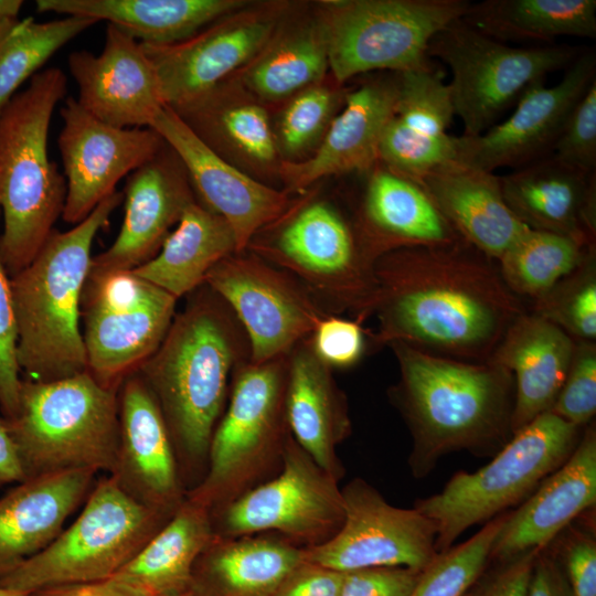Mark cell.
Segmentation results:
<instances>
[{"instance_id":"6da1fadb","label":"cell","mask_w":596,"mask_h":596,"mask_svg":"<svg viewBox=\"0 0 596 596\" xmlns=\"http://www.w3.org/2000/svg\"><path fill=\"white\" fill-rule=\"evenodd\" d=\"M376 347L403 342L419 351L487 362L528 308L505 286L498 264L464 240L402 248L374 263Z\"/></svg>"},{"instance_id":"7a4b0ae2","label":"cell","mask_w":596,"mask_h":596,"mask_svg":"<svg viewBox=\"0 0 596 596\" xmlns=\"http://www.w3.org/2000/svg\"><path fill=\"white\" fill-rule=\"evenodd\" d=\"M248 360L244 329L204 284L189 295L159 348L137 371L159 404L187 489L188 481L195 486L205 473L233 375Z\"/></svg>"},{"instance_id":"3957f363","label":"cell","mask_w":596,"mask_h":596,"mask_svg":"<svg viewBox=\"0 0 596 596\" xmlns=\"http://www.w3.org/2000/svg\"><path fill=\"white\" fill-rule=\"evenodd\" d=\"M389 347L400 369L389 395L412 436L413 477H426L454 451L493 457L510 440L514 379L509 370L429 354L398 341Z\"/></svg>"},{"instance_id":"277c9868","label":"cell","mask_w":596,"mask_h":596,"mask_svg":"<svg viewBox=\"0 0 596 596\" xmlns=\"http://www.w3.org/2000/svg\"><path fill=\"white\" fill-rule=\"evenodd\" d=\"M123 200L116 191L71 230H53L31 264L10 277L17 359L26 379L51 382L87 371L79 309L92 246Z\"/></svg>"},{"instance_id":"5b68a950","label":"cell","mask_w":596,"mask_h":596,"mask_svg":"<svg viewBox=\"0 0 596 596\" xmlns=\"http://www.w3.org/2000/svg\"><path fill=\"white\" fill-rule=\"evenodd\" d=\"M66 92L64 72L47 67L0 114V257L10 277L31 264L63 213L66 181L50 160L47 137Z\"/></svg>"},{"instance_id":"8992f818","label":"cell","mask_w":596,"mask_h":596,"mask_svg":"<svg viewBox=\"0 0 596 596\" xmlns=\"http://www.w3.org/2000/svg\"><path fill=\"white\" fill-rule=\"evenodd\" d=\"M118 391L87 371L51 382L22 380L17 413L3 418L25 479L72 470L109 475L119 441Z\"/></svg>"},{"instance_id":"52a82bcc","label":"cell","mask_w":596,"mask_h":596,"mask_svg":"<svg viewBox=\"0 0 596 596\" xmlns=\"http://www.w3.org/2000/svg\"><path fill=\"white\" fill-rule=\"evenodd\" d=\"M294 277L327 315L363 323L377 298L374 264L353 223L324 201L298 200L259 231L246 248Z\"/></svg>"},{"instance_id":"ba28073f","label":"cell","mask_w":596,"mask_h":596,"mask_svg":"<svg viewBox=\"0 0 596 596\" xmlns=\"http://www.w3.org/2000/svg\"><path fill=\"white\" fill-rule=\"evenodd\" d=\"M288 355L249 360L234 373L224 412L211 438L206 470L187 497L221 509L265 481L290 436L286 416Z\"/></svg>"},{"instance_id":"9c48e42d","label":"cell","mask_w":596,"mask_h":596,"mask_svg":"<svg viewBox=\"0 0 596 596\" xmlns=\"http://www.w3.org/2000/svg\"><path fill=\"white\" fill-rule=\"evenodd\" d=\"M583 429L546 412L515 432L482 468L458 471L439 492L416 500L413 508L436 526V551L525 500L568 459Z\"/></svg>"},{"instance_id":"30bf717a","label":"cell","mask_w":596,"mask_h":596,"mask_svg":"<svg viewBox=\"0 0 596 596\" xmlns=\"http://www.w3.org/2000/svg\"><path fill=\"white\" fill-rule=\"evenodd\" d=\"M172 514L130 498L111 476L95 481L76 520L41 552L0 574V587L30 593L113 577Z\"/></svg>"},{"instance_id":"8fae6325","label":"cell","mask_w":596,"mask_h":596,"mask_svg":"<svg viewBox=\"0 0 596 596\" xmlns=\"http://www.w3.org/2000/svg\"><path fill=\"white\" fill-rule=\"evenodd\" d=\"M467 0L327 1L317 22L338 84L375 71L405 73L433 66L434 36L460 19Z\"/></svg>"},{"instance_id":"7c38bea8","label":"cell","mask_w":596,"mask_h":596,"mask_svg":"<svg viewBox=\"0 0 596 596\" xmlns=\"http://www.w3.org/2000/svg\"><path fill=\"white\" fill-rule=\"evenodd\" d=\"M427 53L451 72V103L466 137L487 131L529 86L566 68L579 55L576 47L565 44L511 46L478 32L461 18L434 36Z\"/></svg>"},{"instance_id":"4fadbf2b","label":"cell","mask_w":596,"mask_h":596,"mask_svg":"<svg viewBox=\"0 0 596 596\" xmlns=\"http://www.w3.org/2000/svg\"><path fill=\"white\" fill-rule=\"evenodd\" d=\"M338 482L290 435L277 475L211 512L214 534L235 538L273 532L302 547L319 545L343 522Z\"/></svg>"},{"instance_id":"5bb4252c","label":"cell","mask_w":596,"mask_h":596,"mask_svg":"<svg viewBox=\"0 0 596 596\" xmlns=\"http://www.w3.org/2000/svg\"><path fill=\"white\" fill-rule=\"evenodd\" d=\"M204 284L237 318L253 363L288 355L327 316L294 277L247 249L219 262Z\"/></svg>"},{"instance_id":"9a60e30c","label":"cell","mask_w":596,"mask_h":596,"mask_svg":"<svg viewBox=\"0 0 596 596\" xmlns=\"http://www.w3.org/2000/svg\"><path fill=\"white\" fill-rule=\"evenodd\" d=\"M341 491V528L328 541L305 547V561L340 573L389 566L423 571L437 555L436 526L417 509L392 505L360 478Z\"/></svg>"},{"instance_id":"2e32d148","label":"cell","mask_w":596,"mask_h":596,"mask_svg":"<svg viewBox=\"0 0 596 596\" xmlns=\"http://www.w3.org/2000/svg\"><path fill=\"white\" fill-rule=\"evenodd\" d=\"M595 79V52L581 53L556 84L541 81L529 86L509 118L479 136L456 137L454 160L494 172L551 156L571 111Z\"/></svg>"},{"instance_id":"e0dca14e","label":"cell","mask_w":596,"mask_h":596,"mask_svg":"<svg viewBox=\"0 0 596 596\" xmlns=\"http://www.w3.org/2000/svg\"><path fill=\"white\" fill-rule=\"evenodd\" d=\"M57 145L66 181L62 217L70 224L86 219L118 181L151 159L164 145L151 127L118 128L83 109L68 97L61 108Z\"/></svg>"},{"instance_id":"ac0fdd59","label":"cell","mask_w":596,"mask_h":596,"mask_svg":"<svg viewBox=\"0 0 596 596\" xmlns=\"http://www.w3.org/2000/svg\"><path fill=\"white\" fill-rule=\"evenodd\" d=\"M179 156L200 204L230 225L236 251L247 248L264 227L279 220L296 203L287 191L259 182L204 143L169 106L150 126Z\"/></svg>"},{"instance_id":"d6986e66","label":"cell","mask_w":596,"mask_h":596,"mask_svg":"<svg viewBox=\"0 0 596 596\" xmlns=\"http://www.w3.org/2000/svg\"><path fill=\"white\" fill-rule=\"evenodd\" d=\"M276 21L268 10L242 9L175 44L140 42L155 66L166 105L188 104L247 65L274 36Z\"/></svg>"},{"instance_id":"ffe728a7","label":"cell","mask_w":596,"mask_h":596,"mask_svg":"<svg viewBox=\"0 0 596 596\" xmlns=\"http://www.w3.org/2000/svg\"><path fill=\"white\" fill-rule=\"evenodd\" d=\"M118 411L119 441L109 476L138 503L173 514L188 489L159 404L137 371L120 384Z\"/></svg>"},{"instance_id":"44dd1931","label":"cell","mask_w":596,"mask_h":596,"mask_svg":"<svg viewBox=\"0 0 596 596\" xmlns=\"http://www.w3.org/2000/svg\"><path fill=\"white\" fill-rule=\"evenodd\" d=\"M123 194L120 231L92 258L89 274L132 270L150 260L185 209L198 201L184 164L166 142L127 177Z\"/></svg>"},{"instance_id":"7402d4cb","label":"cell","mask_w":596,"mask_h":596,"mask_svg":"<svg viewBox=\"0 0 596 596\" xmlns=\"http://www.w3.org/2000/svg\"><path fill=\"white\" fill-rule=\"evenodd\" d=\"M79 106L118 128L150 127L166 106L155 66L141 43L108 23L103 51L68 55Z\"/></svg>"},{"instance_id":"603a6c76","label":"cell","mask_w":596,"mask_h":596,"mask_svg":"<svg viewBox=\"0 0 596 596\" xmlns=\"http://www.w3.org/2000/svg\"><path fill=\"white\" fill-rule=\"evenodd\" d=\"M398 91L400 73H394L348 93L342 111L330 121L315 155L280 163L285 191L302 192L331 175L369 172L380 161L382 134L394 113Z\"/></svg>"},{"instance_id":"cb8c5ba5","label":"cell","mask_w":596,"mask_h":596,"mask_svg":"<svg viewBox=\"0 0 596 596\" xmlns=\"http://www.w3.org/2000/svg\"><path fill=\"white\" fill-rule=\"evenodd\" d=\"M596 502V430L584 427L568 459L514 511L494 540L490 562H503L547 547L574 519Z\"/></svg>"},{"instance_id":"d4e9b609","label":"cell","mask_w":596,"mask_h":596,"mask_svg":"<svg viewBox=\"0 0 596 596\" xmlns=\"http://www.w3.org/2000/svg\"><path fill=\"white\" fill-rule=\"evenodd\" d=\"M455 116L448 83L440 71L400 73L395 109L380 142V161L417 181L456 156V137L447 132Z\"/></svg>"},{"instance_id":"484cf974","label":"cell","mask_w":596,"mask_h":596,"mask_svg":"<svg viewBox=\"0 0 596 596\" xmlns=\"http://www.w3.org/2000/svg\"><path fill=\"white\" fill-rule=\"evenodd\" d=\"M369 172L353 226L373 264L396 249L446 245L460 238L417 181L381 161Z\"/></svg>"},{"instance_id":"4316f807","label":"cell","mask_w":596,"mask_h":596,"mask_svg":"<svg viewBox=\"0 0 596 596\" xmlns=\"http://www.w3.org/2000/svg\"><path fill=\"white\" fill-rule=\"evenodd\" d=\"M596 173L552 156L500 175L505 203L529 228L596 246Z\"/></svg>"},{"instance_id":"83f0119b","label":"cell","mask_w":596,"mask_h":596,"mask_svg":"<svg viewBox=\"0 0 596 596\" xmlns=\"http://www.w3.org/2000/svg\"><path fill=\"white\" fill-rule=\"evenodd\" d=\"M417 182L457 235L496 262L529 230L505 203L494 172L451 160Z\"/></svg>"},{"instance_id":"f1b7e54d","label":"cell","mask_w":596,"mask_h":596,"mask_svg":"<svg viewBox=\"0 0 596 596\" xmlns=\"http://www.w3.org/2000/svg\"><path fill=\"white\" fill-rule=\"evenodd\" d=\"M576 341L555 323L526 309L509 326L488 362L514 379L512 434L550 412L566 377Z\"/></svg>"},{"instance_id":"f546056e","label":"cell","mask_w":596,"mask_h":596,"mask_svg":"<svg viewBox=\"0 0 596 596\" xmlns=\"http://www.w3.org/2000/svg\"><path fill=\"white\" fill-rule=\"evenodd\" d=\"M286 416L296 443L340 480L343 468L337 448L351 434V419L332 369L315 353L309 337L288 354Z\"/></svg>"},{"instance_id":"4dcf8cb0","label":"cell","mask_w":596,"mask_h":596,"mask_svg":"<svg viewBox=\"0 0 596 596\" xmlns=\"http://www.w3.org/2000/svg\"><path fill=\"white\" fill-rule=\"evenodd\" d=\"M93 470L28 478L0 498V574L44 550L95 483Z\"/></svg>"},{"instance_id":"1f68e13d","label":"cell","mask_w":596,"mask_h":596,"mask_svg":"<svg viewBox=\"0 0 596 596\" xmlns=\"http://www.w3.org/2000/svg\"><path fill=\"white\" fill-rule=\"evenodd\" d=\"M305 561V547L276 535L220 536L199 555L192 596H273Z\"/></svg>"},{"instance_id":"d6a6232c","label":"cell","mask_w":596,"mask_h":596,"mask_svg":"<svg viewBox=\"0 0 596 596\" xmlns=\"http://www.w3.org/2000/svg\"><path fill=\"white\" fill-rule=\"evenodd\" d=\"M177 300L166 291L135 309L84 308L87 372L104 387L119 390L161 344L175 316Z\"/></svg>"},{"instance_id":"836d02e7","label":"cell","mask_w":596,"mask_h":596,"mask_svg":"<svg viewBox=\"0 0 596 596\" xmlns=\"http://www.w3.org/2000/svg\"><path fill=\"white\" fill-rule=\"evenodd\" d=\"M242 0H38L39 12L107 21L156 46L190 39L206 25L240 11Z\"/></svg>"},{"instance_id":"e575fe53","label":"cell","mask_w":596,"mask_h":596,"mask_svg":"<svg viewBox=\"0 0 596 596\" xmlns=\"http://www.w3.org/2000/svg\"><path fill=\"white\" fill-rule=\"evenodd\" d=\"M214 536L210 510L188 498L113 577L145 596L189 590L193 566Z\"/></svg>"},{"instance_id":"d590c367","label":"cell","mask_w":596,"mask_h":596,"mask_svg":"<svg viewBox=\"0 0 596 596\" xmlns=\"http://www.w3.org/2000/svg\"><path fill=\"white\" fill-rule=\"evenodd\" d=\"M236 252L226 221L195 201L185 209L159 252L132 272L179 299L204 285L207 273Z\"/></svg>"},{"instance_id":"8d00e7d4","label":"cell","mask_w":596,"mask_h":596,"mask_svg":"<svg viewBox=\"0 0 596 596\" xmlns=\"http://www.w3.org/2000/svg\"><path fill=\"white\" fill-rule=\"evenodd\" d=\"M191 130L219 155L234 149L258 166L276 161L278 147L265 108L245 95L234 99L226 81L178 107H171Z\"/></svg>"},{"instance_id":"74e56055","label":"cell","mask_w":596,"mask_h":596,"mask_svg":"<svg viewBox=\"0 0 596 596\" xmlns=\"http://www.w3.org/2000/svg\"><path fill=\"white\" fill-rule=\"evenodd\" d=\"M461 21L507 42H552L596 36L595 0H483L469 3Z\"/></svg>"},{"instance_id":"f35d334b","label":"cell","mask_w":596,"mask_h":596,"mask_svg":"<svg viewBox=\"0 0 596 596\" xmlns=\"http://www.w3.org/2000/svg\"><path fill=\"white\" fill-rule=\"evenodd\" d=\"M246 66L245 86L266 100L294 96L319 84L329 63L318 23L274 34Z\"/></svg>"},{"instance_id":"ab89813d","label":"cell","mask_w":596,"mask_h":596,"mask_svg":"<svg viewBox=\"0 0 596 596\" xmlns=\"http://www.w3.org/2000/svg\"><path fill=\"white\" fill-rule=\"evenodd\" d=\"M596 249L555 233L529 228L498 260L505 286L532 302L575 270Z\"/></svg>"},{"instance_id":"60d3db41","label":"cell","mask_w":596,"mask_h":596,"mask_svg":"<svg viewBox=\"0 0 596 596\" xmlns=\"http://www.w3.org/2000/svg\"><path fill=\"white\" fill-rule=\"evenodd\" d=\"M96 22L77 15L46 22H36L29 17L0 39V114L26 79L40 72L61 47Z\"/></svg>"},{"instance_id":"b9f144b4","label":"cell","mask_w":596,"mask_h":596,"mask_svg":"<svg viewBox=\"0 0 596 596\" xmlns=\"http://www.w3.org/2000/svg\"><path fill=\"white\" fill-rule=\"evenodd\" d=\"M508 512L485 523L465 542L437 553L409 596H464L490 563L492 545Z\"/></svg>"},{"instance_id":"7bdbcfd3","label":"cell","mask_w":596,"mask_h":596,"mask_svg":"<svg viewBox=\"0 0 596 596\" xmlns=\"http://www.w3.org/2000/svg\"><path fill=\"white\" fill-rule=\"evenodd\" d=\"M575 341L596 340V249L529 309Z\"/></svg>"},{"instance_id":"ee69618b","label":"cell","mask_w":596,"mask_h":596,"mask_svg":"<svg viewBox=\"0 0 596 596\" xmlns=\"http://www.w3.org/2000/svg\"><path fill=\"white\" fill-rule=\"evenodd\" d=\"M281 113L277 147L289 158L311 148L329 126L338 98L328 86L316 84L294 96Z\"/></svg>"},{"instance_id":"f6af8a7d","label":"cell","mask_w":596,"mask_h":596,"mask_svg":"<svg viewBox=\"0 0 596 596\" xmlns=\"http://www.w3.org/2000/svg\"><path fill=\"white\" fill-rule=\"evenodd\" d=\"M550 412L581 428L592 423L596 413V342L576 341L566 377Z\"/></svg>"},{"instance_id":"bcb514c9","label":"cell","mask_w":596,"mask_h":596,"mask_svg":"<svg viewBox=\"0 0 596 596\" xmlns=\"http://www.w3.org/2000/svg\"><path fill=\"white\" fill-rule=\"evenodd\" d=\"M551 156L567 167L595 173L596 79L571 111Z\"/></svg>"},{"instance_id":"7dc6e473","label":"cell","mask_w":596,"mask_h":596,"mask_svg":"<svg viewBox=\"0 0 596 596\" xmlns=\"http://www.w3.org/2000/svg\"><path fill=\"white\" fill-rule=\"evenodd\" d=\"M369 332L355 319L327 315L317 323L309 340L315 353L328 366L347 369L362 359Z\"/></svg>"},{"instance_id":"c3c4849f","label":"cell","mask_w":596,"mask_h":596,"mask_svg":"<svg viewBox=\"0 0 596 596\" xmlns=\"http://www.w3.org/2000/svg\"><path fill=\"white\" fill-rule=\"evenodd\" d=\"M17 343L18 332L10 276L0 257V409L6 419L13 417L17 413L22 384L17 359Z\"/></svg>"},{"instance_id":"681fc988","label":"cell","mask_w":596,"mask_h":596,"mask_svg":"<svg viewBox=\"0 0 596 596\" xmlns=\"http://www.w3.org/2000/svg\"><path fill=\"white\" fill-rule=\"evenodd\" d=\"M422 571L369 567L342 573L340 596H409Z\"/></svg>"},{"instance_id":"f907efd6","label":"cell","mask_w":596,"mask_h":596,"mask_svg":"<svg viewBox=\"0 0 596 596\" xmlns=\"http://www.w3.org/2000/svg\"><path fill=\"white\" fill-rule=\"evenodd\" d=\"M540 550H531L485 570L464 596H528Z\"/></svg>"},{"instance_id":"816d5d0a","label":"cell","mask_w":596,"mask_h":596,"mask_svg":"<svg viewBox=\"0 0 596 596\" xmlns=\"http://www.w3.org/2000/svg\"><path fill=\"white\" fill-rule=\"evenodd\" d=\"M572 596H596V542L594 535L573 531L564 541L561 555Z\"/></svg>"},{"instance_id":"f5cc1de1","label":"cell","mask_w":596,"mask_h":596,"mask_svg":"<svg viewBox=\"0 0 596 596\" xmlns=\"http://www.w3.org/2000/svg\"><path fill=\"white\" fill-rule=\"evenodd\" d=\"M342 573L304 561L273 596H340Z\"/></svg>"},{"instance_id":"db71d44e","label":"cell","mask_w":596,"mask_h":596,"mask_svg":"<svg viewBox=\"0 0 596 596\" xmlns=\"http://www.w3.org/2000/svg\"><path fill=\"white\" fill-rule=\"evenodd\" d=\"M528 596H572L563 567L549 546L535 558Z\"/></svg>"},{"instance_id":"11a10c76","label":"cell","mask_w":596,"mask_h":596,"mask_svg":"<svg viewBox=\"0 0 596 596\" xmlns=\"http://www.w3.org/2000/svg\"><path fill=\"white\" fill-rule=\"evenodd\" d=\"M26 596H145L142 593L115 578L87 583L47 586L32 590Z\"/></svg>"},{"instance_id":"9f6ffc18","label":"cell","mask_w":596,"mask_h":596,"mask_svg":"<svg viewBox=\"0 0 596 596\" xmlns=\"http://www.w3.org/2000/svg\"><path fill=\"white\" fill-rule=\"evenodd\" d=\"M25 479L15 444L8 424L0 417V487Z\"/></svg>"},{"instance_id":"6f0895ef","label":"cell","mask_w":596,"mask_h":596,"mask_svg":"<svg viewBox=\"0 0 596 596\" xmlns=\"http://www.w3.org/2000/svg\"><path fill=\"white\" fill-rule=\"evenodd\" d=\"M22 6L21 0H0V39L9 34L18 24Z\"/></svg>"},{"instance_id":"680465c9","label":"cell","mask_w":596,"mask_h":596,"mask_svg":"<svg viewBox=\"0 0 596 596\" xmlns=\"http://www.w3.org/2000/svg\"><path fill=\"white\" fill-rule=\"evenodd\" d=\"M28 593L10 590L7 588L0 587V596H26Z\"/></svg>"},{"instance_id":"91938a15","label":"cell","mask_w":596,"mask_h":596,"mask_svg":"<svg viewBox=\"0 0 596 596\" xmlns=\"http://www.w3.org/2000/svg\"><path fill=\"white\" fill-rule=\"evenodd\" d=\"M162 596H192L191 593L188 590L185 593H182V594H177V595H162Z\"/></svg>"}]
</instances>
